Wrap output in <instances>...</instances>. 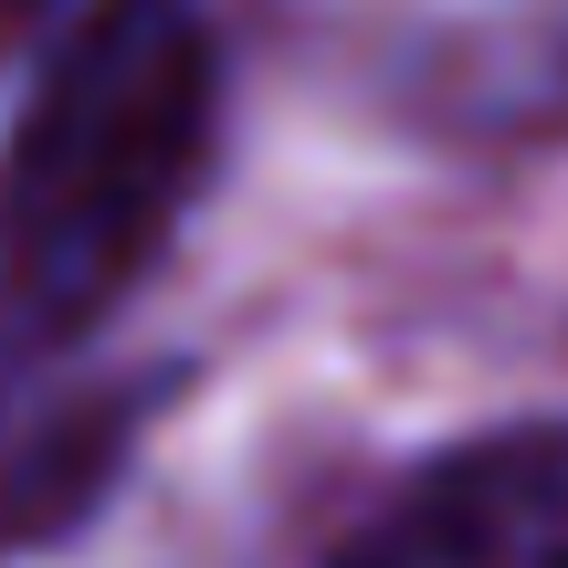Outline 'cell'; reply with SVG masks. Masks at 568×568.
Returning <instances> with one entry per match:
<instances>
[{"instance_id":"1","label":"cell","mask_w":568,"mask_h":568,"mask_svg":"<svg viewBox=\"0 0 568 568\" xmlns=\"http://www.w3.org/2000/svg\"><path fill=\"white\" fill-rule=\"evenodd\" d=\"M222 126V42L190 0H105L53 53L0 159V305L74 337L180 232Z\"/></svg>"},{"instance_id":"2","label":"cell","mask_w":568,"mask_h":568,"mask_svg":"<svg viewBox=\"0 0 568 568\" xmlns=\"http://www.w3.org/2000/svg\"><path fill=\"white\" fill-rule=\"evenodd\" d=\"M368 74L474 148L568 138V0H379Z\"/></svg>"},{"instance_id":"3","label":"cell","mask_w":568,"mask_h":568,"mask_svg":"<svg viewBox=\"0 0 568 568\" xmlns=\"http://www.w3.org/2000/svg\"><path fill=\"white\" fill-rule=\"evenodd\" d=\"M337 568H568V422H506L432 453L358 516Z\"/></svg>"},{"instance_id":"4","label":"cell","mask_w":568,"mask_h":568,"mask_svg":"<svg viewBox=\"0 0 568 568\" xmlns=\"http://www.w3.org/2000/svg\"><path fill=\"white\" fill-rule=\"evenodd\" d=\"M42 11H53V0H0V42H21V32H32Z\"/></svg>"}]
</instances>
